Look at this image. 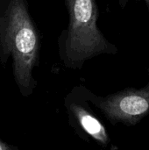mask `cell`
<instances>
[{
    "label": "cell",
    "instance_id": "obj_1",
    "mask_svg": "<svg viewBox=\"0 0 149 150\" xmlns=\"http://www.w3.org/2000/svg\"><path fill=\"white\" fill-rule=\"evenodd\" d=\"M40 50V36L26 0H0V62H11L16 86L24 98L31 96Z\"/></svg>",
    "mask_w": 149,
    "mask_h": 150
},
{
    "label": "cell",
    "instance_id": "obj_2",
    "mask_svg": "<svg viewBox=\"0 0 149 150\" xmlns=\"http://www.w3.org/2000/svg\"><path fill=\"white\" fill-rule=\"evenodd\" d=\"M68 25L59 39L60 55L66 67L80 69L100 54H113L118 48L97 26L98 9L95 0H65Z\"/></svg>",
    "mask_w": 149,
    "mask_h": 150
},
{
    "label": "cell",
    "instance_id": "obj_3",
    "mask_svg": "<svg viewBox=\"0 0 149 150\" xmlns=\"http://www.w3.org/2000/svg\"><path fill=\"white\" fill-rule=\"evenodd\" d=\"M86 100L98 108L112 124L134 126L149 113L148 83L141 89L126 88L106 97H99L83 86H77Z\"/></svg>",
    "mask_w": 149,
    "mask_h": 150
},
{
    "label": "cell",
    "instance_id": "obj_4",
    "mask_svg": "<svg viewBox=\"0 0 149 150\" xmlns=\"http://www.w3.org/2000/svg\"><path fill=\"white\" fill-rule=\"evenodd\" d=\"M64 105L68 113L69 123L80 136H85V139L91 138L104 148L109 145L110 137L106 127L90 110L89 101L84 98L77 86L66 97Z\"/></svg>",
    "mask_w": 149,
    "mask_h": 150
},
{
    "label": "cell",
    "instance_id": "obj_5",
    "mask_svg": "<svg viewBox=\"0 0 149 150\" xmlns=\"http://www.w3.org/2000/svg\"><path fill=\"white\" fill-rule=\"evenodd\" d=\"M17 149V148L9 145L8 143L3 142L0 140V150H15Z\"/></svg>",
    "mask_w": 149,
    "mask_h": 150
},
{
    "label": "cell",
    "instance_id": "obj_6",
    "mask_svg": "<svg viewBox=\"0 0 149 150\" xmlns=\"http://www.w3.org/2000/svg\"><path fill=\"white\" fill-rule=\"evenodd\" d=\"M145 2L146 5H147V8H148V11L149 12V0H142ZM129 2V0H119V5L122 7V8H125V6L127 4V3Z\"/></svg>",
    "mask_w": 149,
    "mask_h": 150
}]
</instances>
